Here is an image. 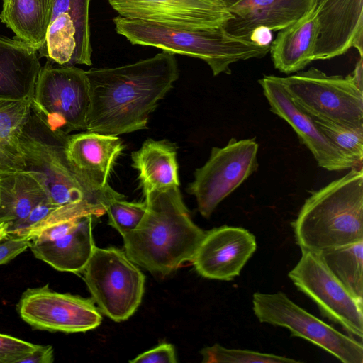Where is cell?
<instances>
[{"label": "cell", "mask_w": 363, "mask_h": 363, "mask_svg": "<svg viewBox=\"0 0 363 363\" xmlns=\"http://www.w3.org/2000/svg\"><path fill=\"white\" fill-rule=\"evenodd\" d=\"M82 273L93 301L107 317L121 322L136 311L145 278L125 251L95 246Z\"/></svg>", "instance_id": "ba28073f"}, {"label": "cell", "mask_w": 363, "mask_h": 363, "mask_svg": "<svg viewBox=\"0 0 363 363\" xmlns=\"http://www.w3.org/2000/svg\"><path fill=\"white\" fill-rule=\"evenodd\" d=\"M41 67L34 47L0 35V99H32Z\"/></svg>", "instance_id": "ffe728a7"}, {"label": "cell", "mask_w": 363, "mask_h": 363, "mask_svg": "<svg viewBox=\"0 0 363 363\" xmlns=\"http://www.w3.org/2000/svg\"><path fill=\"white\" fill-rule=\"evenodd\" d=\"M301 252L299 261L288 274L289 279L317 305L323 316L362 342L363 300L356 298L336 277L319 252Z\"/></svg>", "instance_id": "30bf717a"}, {"label": "cell", "mask_w": 363, "mask_h": 363, "mask_svg": "<svg viewBox=\"0 0 363 363\" xmlns=\"http://www.w3.org/2000/svg\"><path fill=\"white\" fill-rule=\"evenodd\" d=\"M69 135L52 130L31 111L20 135L24 170L38 176L54 204L82 206L99 217L125 196L111 186L96 189L77 174L65 153Z\"/></svg>", "instance_id": "277c9868"}, {"label": "cell", "mask_w": 363, "mask_h": 363, "mask_svg": "<svg viewBox=\"0 0 363 363\" xmlns=\"http://www.w3.org/2000/svg\"><path fill=\"white\" fill-rule=\"evenodd\" d=\"M363 240L319 252L325 263L357 298L363 300Z\"/></svg>", "instance_id": "4316f807"}, {"label": "cell", "mask_w": 363, "mask_h": 363, "mask_svg": "<svg viewBox=\"0 0 363 363\" xmlns=\"http://www.w3.org/2000/svg\"><path fill=\"white\" fill-rule=\"evenodd\" d=\"M319 30L317 7L298 21L279 30L269 48L274 67L285 74L303 69L313 61Z\"/></svg>", "instance_id": "44dd1931"}, {"label": "cell", "mask_w": 363, "mask_h": 363, "mask_svg": "<svg viewBox=\"0 0 363 363\" xmlns=\"http://www.w3.org/2000/svg\"><path fill=\"white\" fill-rule=\"evenodd\" d=\"M21 318L33 328L74 333L97 328L102 316L91 299L53 291L47 284L28 288L17 306Z\"/></svg>", "instance_id": "7c38bea8"}, {"label": "cell", "mask_w": 363, "mask_h": 363, "mask_svg": "<svg viewBox=\"0 0 363 363\" xmlns=\"http://www.w3.org/2000/svg\"><path fill=\"white\" fill-rule=\"evenodd\" d=\"M301 251L321 252L363 240V168L314 191L292 223Z\"/></svg>", "instance_id": "3957f363"}, {"label": "cell", "mask_w": 363, "mask_h": 363, "mask_svg": "<svg viewBox=\"0 0 363 363\" xmlns=\"http://www.w3.org/2000/svg\"><path fill=\"white\" fill-rule=\"evenodd\" d=\"M9 223L5 221H0V240L5 238L8 235Z\"/></svg>", "instance_id": "d590c367"}, {"label": "cell", "mask_w": 363, "mask_h": 363, "mask_svg": "<svg viewBox=\"0 0 363 363\" xmlns=\"http://www.w3.org/2000/svg\"><path fill=\"white\" fill-rule=\"evenodd\" d=\"M52 0H3L0 19L23 41L40 52L45 45Z\"/></svg>", "instance_id": "d4e9b609"}, {"label": "cell", "mask_w": 363, "mask_h": 363, "mask_svg": "<svg viewBox=\"0 0 363 363\" xmlns=\"http://www.w3.org/2000/svg\"><path fill=\"white\" fill-rule=\"evenodd\" d=\"M38 345L0 333V363H21Z\"/></svg>", "instance_id": "4dcf8cb0"}, {"label": "cell", "mask_w": 363, "mask_h": 363, "mask_svg": "<svg viewBox=\"0 0 363 363\" xmlns=\"http://www.w3.org/2000/svg\"><path fill=\"white\" fill-rule=\"evenodd\" d=\"M220 2H221L223 5H225L228 9L231 7L232 6L235 5L238 2L240 1L241 0H218Z\"/></svg>", "instance_id": "8d00e7d4"}, {"label": "cell", "mask_w": 363, "mask_h": 363, "mask_svg": "<svg viewBox=\"0 0 363 363\" xmlns=\"http://www.w3.org/2000/svg\"><path fill=\"white\" fill-rule=\"evenodd\" d=\"M250 39L259 45L270 46L272 42V31L264 26L257 27L252 31Z\"/></svg>", "instance_id": "e575fe53"}, {"label": "cell", "mask_w": 363, "mask_h": 363, "mask_svg": "<svg viewBox=\"0 0 363 363\" xmlns=\"http://www.w3.org/2000/svg\"><path fill=\"white\" fill-rule=\"evenodd\" d=\"M91 0H52L45 45L40 52L62 66L91 65Z\"/></svg>", "instance_id": "5bb4252c"}, {"label": "cell", "mask_w": 363, "mask_h": 363, "mask_svg": "<svg viewBox=\"0 0 363 363\" xmlns=\"http://www.w3.org/2000/svg\"><path fill=\"white\" fill-rule=\"evenodd\" d=\"M146 210L143 202H130L124 199H116L108 206L106 213L108 223L122 237L133 231L139 225Z\"/></svg>", "instance_id": "f546056e"}, {"label": "cell", "mask_w": 363, "mask_h": 363, "mask_svg": "<svg viewBox=\"0 0 363 363\" xmlns=\"http://www.w3.org/2000/svg\"><path fill=\"white\" fill-rule=\"evenodd\" d=\"M54 361V350L51 345H40L21 363H52Z\"/></svg>", "instance_id": "836d02e7"}, {"label": "cell", "mask_w": 363, "mask_h": 363, "mask_svg": "<svg viewBox=\"0 0 363 363\" xmlns=\"http://www.w3.org/2000/svg\"><path fill=\"white\" fill-rule=\"evenodd\" d=\"M325 0H316L317 6L322 4Z\"/></svg>", "instance_id": "f35d334b"}, {"label": "cell", "mask_w": 363, "mask_h": 363, "mask_svg": "<svg viewBox=\"0 0 363 363\" xmlns=\"http://www.w3.org/2000/svg\"><path fill=\"white\" fill-rule=\"evenodd\" d=\"M320 25L313 61L330 60L351 48L363 55V0H325L317 6Z\"/></svg>", "instance_id": "e0dca14e"}, {"label": "cell", "mask_w": 363, "mask_h": 363, "mask_svg": "<svg viewBox=\"0 0 363 363\" xmlns=\"http://www.w3.org/2000/svg\"><path fill=\"white\" fill-rule=\"evenodd\" d=\"M95 216H82L77 226L60 238L48 242H30L34 256L54 269L80 274L95 247L92 223Z\"/></svg>", "instance_id": "7402d4cb"}, {"label": "cell", "mask_w": 363, "mask_h": 363, "mask_svg": "<svg viewBox=\"0 0 363 363\" xmlns=\"http://www.w3.org/2000/svg\"><path fill=\"white\" fill-rule=\"evenodd\" d=\"M177 147L167 140H146L132 152L133 167L138 172L143 192L179 186Z\"/></svg>", "instance_id": "603a6c76"}, {"label": "cell", "mask_w": 363, "mask_h": 363, "mask_svg": "<svg viewBox=\"0 0 363 363\" xmlns=\"http://www.w3.org/2000/svg\"><path fill=\"white\" fill-rule=\"evenodd\" d=\"M256 249V238L248 230L223 225L206 231L191 262L204 278L231 281L240 275Z\"/></svg>", "instance_id": "9a60e30c"}, {"label": "cell", "mask_w": 363, "mask_h": 363, "mask_svg": "<svg viewBox=\"0 0 363 363\" xmlns=\"http://www.w3.org/2000/svg\"><path fill=\"white\" fill-rule=\"evenodd\" d=\"M4 198L0 221L9 223V230L24 220L38 206L52 201L38 176L28 170L1 177Z\"/></svg>", "instance_id": "cb8c5ba5"}, {"label": "cell", "mask_w": 363, "mask_h": 363, "mask_svg": "<svg viewBox=\"0 0 363 363\" xmlns=\"http://www.w3.org/2000/svg\"><path fill=\"white\" fill-rule=\"evenodd\" d=\"M4 187L0 184V208H1V206L3 198H4Z\"/></svg>", "instance_id": "74e56055"}, {"label": "cell", "mask_w": 363, "mask_h": 363, "mask_svg": "<svg viewBox=\"0 0 363 363\" xmlns=\"http://www.w3.org/2000/svg\"><path fill=\"white\" fill-rule=\"evenodd\" d=\"M31 240L25 236L8 235L0 240V265L5 264L30 247Z\"/></svg>", "instance_id": "d6a6232c"}, {"label": "cell", "mask_w": 363, "mask_h": 363, "mask_svg": "<svg viewBox=\"0 0 363 363\" xmlns=\"http://www.w3.org/2000/svg\"><path fill=\"white\" fill-rule=\"evenodd\" d=\"M31 100L0 99V177L25 169L20 135L31 113Z\"/></svg>", "instance_id": "484cf974"}, {"label": "cell", "mask_w": 363, "mask_h": 363, "mask_svg": "<svg viewBox=\"0 0 363 363\" xmlns=\"http://www.w3.org/2000/svg\"><path fill=\"white\" fill-rule=\"evenodd\" d=\"M145 215L123 237L128 257L155 276L164 277L191 262L206 231L192 220L179 186L143 193Z\"/></svg>", "instance_id": "7a4b0ae2"}, {"label": "cell", "mask_w": 363, "mask_h": 363, "mask_svg": "<svg viewBox=\"0 0 363 363\" xmlns=\"http://www.w3.org/2000/svg\"><path fill=\"white\" fill-rule=\"evenodd\" d=\"M281 81L295 105L312 118L363 125L362 57L347 77L311 67Z\"/></svg>", "instance_id": "8992f818"}, {"label": "cell", "mask_w": 363, "mask_h": 363, "mask_svg": "<svg viewBox=\"0 0 363 363\" xmlns=\"http://www.w3.org/2000/svg\"><path fill=\"white\" fill-rule=\"evenodd\" d=\"M252 310L262 323L287 328L292 336L322 348L344 363H363L362 342L340 332L279 291L256 292Z\"/></svg>", "instance_id": "9c48e42d"}, {"label": "cell", "mask_w": 363, "mask_h": 363, "mask_svg": "<svg viewBox=\"0 0 363 363\" xmlns=\"http://www.w3.org/2000/svg\"><path fill=\"white\" fill-rule=\"evenodd\" d=\"M315 7L316 0H241L228 9L233 18L223 27L232 35L250 39L257 27L279 31Z\"/></svg>", "instance_id": "d6986e66"}, {"label": "cell", "mask_w": 363, "mask_h": 363, "mask_svg": "<svg viewBox=\"0 0 363 363\" xmlns=\"http://www.w3.org/2000/svg\"><path fill=\"white\" fill-rule=\"evenodd\" d=\"M89 108L86 71L47 60L35 82L31 111L52 130L70 134L86 130Z\"/></svg>", "instance_id": "52a82bcc"}, {"label": "cell", "mask_w": 363, "mask_h": 363, "mask_svg": "<svg viewBox=\"0 0 363 363\" xmlns=\"http://www.w3.org/2000/svg\"><path fill=\"white\" fill-rule=\"evenodd\" d=\"M113 21L117 33L130 43L199 58L207 63L214 76L230 74V65L263 57L270 48L232 35L223 26L211 29L173 28L120 16Z\"/></svg>", "instance_id": "5b68a950"}, {"label": "cell", "mask_w": 363, "mask_h": 363, "mask_svg": "<svg viewBox=\"0 0 363 363\" xmlns=\"http://www.w3.org/2000/svg\"><path fill=\"white\" fill-rule=\"evenodd\" d=\"M123 149L118 136L86 130L68 135L65 153L77 174L92 187L101 190L111 186L108 178Z\"/></svg>", "instance_id": "ac0fdd59"}, {"label": "cell", "mask_w": 363, "mask_h": 363, "mask_svg": "<svg viewBox=\"0 0 363 363\" xmlns=\"http://www.w3.org/2000/svg\"><path fill=\"white\" fill-rule=\"evenodd\" d=\"M258 82L271 111L294 129L302 144L311 152L320 167L328 171L355 168L327 138L313 119L295 105L285 90L281 77L266 75Z\"/></svg>", "instance_id": "2e32d148"}, {"label": "cell", "mask_w": 363, "mask_h": 363, "mask_svg": "<svg viewBox=\"0 0 363 363\" xmlns=\"http://www.w3.org/2000/svg\"><path fill=\"white\" fill-rule=\"evenodd\" d=\"M203 363H300L301 361L270 353L226 348L219 344L201 350Z\"/></svg>", "instance_id": "f1b7e54d"}, {"label": "cell", "mask_w": 363, "mask_h": 363, "mask_svg": "<svg viewBox=\"0 0 363 363\" xmlns=\"http://www.w3.org/2000/svg\"><path fill=\"white\" fill-rule=\"evenodd\" d=\"M120 16L173 28L211 29L233 18L218 0H108Z\"/></svg>", "instance_id": "4fadbf2b"}, {"label": "cell", "mask_w": 363, "mask_h": 363, "mask_svg": "<svg viewBox=\"0 0 363 363\" xmlns=\"http://www.w3.org/2000/svg\"><path fill=\"white\" fill-rule=\"evenodd\" d=\"M131 363H177L175 350L172 345L163 342L138 355Z\"/></svg>", "instance_id": "1f68e13d"}, {"label": "cell", "mask_w": 363, "mask_h": 363, "mask_svg": "<svg viewBox=\"0 0 363 363\" xmlns=\"http://www.w3.org/2000/svg\"><path fill=\"white\" fill-rule=\"evenodd\" d=\"M89 89L86 130L118 136L147 128L150 114L179 78L174 54L86 71Z\"/></svg>", "instance_id": "6da1fadb"}, {"label": "cell", "mask_w": 363, "mask_h": 363, "mask_svg": "<svg viewBox=\"0 0 363 363\" xmlns=\"http://www.w3.org/2000/svg\"><path fill=\"white\" fill-rule=\"evenodd\" d=\"M258 149L255 138H232L224 147L211 149L208 160L196 169L194 180L187 188L203 217L210 218L218 204L257 171Z\"/></svg>", "instance_id": "8fae6325"}, {"label": "cell", "mask_w": 363, "mask_h": 363, "mask_svg": "<svg viewBox=\"0 0 363 363\" xmlns=\"http://www.w3.org/2000/svg\"><path fill=\"white\" fill-rule=\"evenodd\" d=\"M313 119L327 138L355 168L362 167L363 125H348Z\"/></svg>", "instance_id": "83f0119b"}]
</instances>
